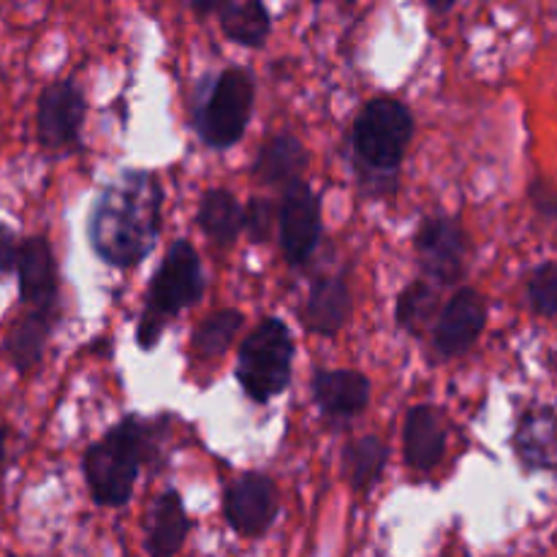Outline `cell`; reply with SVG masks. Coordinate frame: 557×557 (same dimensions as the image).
Returning a JSON list of instances; mask_svg holds the SVG:
<instances>
[{
	"mask_svg": "<svg viewBox=\"0 0 557 557\" xmlns=\"http://www.w3.org/2000/svg\"><path fill=\"white\" fill-rule=\"evenodd\" d=\"M218 14H221L223 33L234 44L261 47L270 36V14L264 0H223Z\"/></svg>",
	"mask_w": 557,
	"mask_h": 557,
	"instance_id": "obj_20",
	"label": "cell"
},
{
	"mask_svg": "<svg viewBox=\"0 0 557 557\" xmlns=\"http://www.w3.org/2000/svg\"><path fill=\"white\" fill-rule=\"evenodd\" d=\"M517 457L528 471L557 468V411L549 406L528 408L517 424Z\"/></svg>",
	"mask_w": 557,
	"mask_h": 557,
	"instance_id": "obj_13",
	"label": "cell"
},
{
	"mask_svg": "<svg viewBox=\"0 0 557 557\" xmlns=\"http://www.w3.org/2000/svg\"><path fill=\"white\" fill-rule=\"evenodd\" d=\"M14 272L20 275L22 302L30 308H58V267L47 239H22Z\"/></svg>",
	"mask_w": 557,
	"mask_h": 557,
	"instance_id": "obj_12",
	"label": "cell"
},
{
	"mask_svg": "<svg viewBox=\"0 0 557 557\" xmlns=\"http://www.w3.org/2000/svg\"><path fill=\"white\" fill-rule=\"evenodd\" d=\"M199 223L210 243H215L218 248H228L243 232V207L228 190H207L199 207Z\"/></svg>",
	"mask_w": 557,
	"mask_h": 557,
	"instance_id": "obj_21",
	"label": "cell"
},
{
	"mask_svg": "<svg viewBox=\"0 0 557 557\" xmlns=\"http://www.w3.org/2000/svg\"><path fill=\"white\" fill-rule=\"evenodd\" d=\"M435 310V292L428 283L417 281L400 294L397 299V321L406 330H419L422 324H428L430 315Z\"/></svg>",
	"mask_w": 557,
	"mask_h": 557,
	"instance_id": "obj_24",
	"label": "cell"
},
{
	"mask_svg": "<svg viewBox=\"0 0 557 557\" xmlns=\"http://www.w3.org/2000/svg\"><path fill=\"white\" fill-rule=\"evenodd\" d=\"M417 250L424 272L438 277L441 283H451L460 277L466 261V234L449 218H433L419 228Z\"/></svg>",
	"mask_w": 557,
	"mask_h": 557,
	"instance_id": "obj_11",
	"label": "cell"
},
{
	"mask_svg": "<svg viewBox=\"0 0 557 557\" xmlns=\"http://www.w3.org/2000/svg\"><path fill=\"white\" fill-rule=\"evenodd\" d=\"M243 326V315L237 310H221V313L205 319V324L196 330L194 346L201 357H221L232 346L234 335Z\"/></svg>",
	"mask_w": 557,
	"mask_h": 557,
	"instance_id": "obj_23",
	"label": "cell"
},
{
	"mask_svg": "<svg viewBox=\"0 0 557 557\" xmlns=\"http://www.w3.org/2000/svg\"><path fill=\"white\" fill-rule=\"evenodd\" d=\"M161 185L150 172H125L92 207L87 223L92 250L112 267L139 264L161 232Z\"/></svg>",
	"mask_w": 557,
	"mask_h": 557,
	"instance_id": "obj_1",
	"label": "cell"
},
{
	"mask_svg": "<svg viewBox=\"0 0 557 557\" xmlns=\"http://www.w3.org/2000/svg\"><path fill=\"white\" fill-rule=\"evenodd\" d=\"M87 103L74 82H54L38 98L36 134L47 150H60L79 136Z\"/></svg>",
	"mask_w": 557,
	"mask_h": 557,
	"instance_id": "obj_9",
	"label": "cell"
},
{
	"mask_svg": "<svg viewBox=\"0 0 557 557\" xmlns=\"http://www.w3.org/2000/svg\"><path fill=\"white\" fill-rule=\"evenodd\" d=\"M147 446V428L136 417L114 424L101 441L87 449L85 479L92 498L101 506L128 504L139 476L141 457Z\"/></svg>",
	"mask_w": 557,
	"mask_h": 557,
	"instance_id": "obj_2",
	"label": "cell"
},
{
	"mask_svg": "<svg viewBox=\"0 0 557 557\" xmlns=\"http://www.w3.org/2000/svg\"><path fill=\"white\" fill-rule=\"evenodd\" d=\"M351 315V292L343 275L321 277L310 288L308 305H305V324L321 335H335Z\"/></svg>",
	"mask_w": 557,
	"mask_h": 557,
	"instance_id": "obj_15",
	"label": "cell"
},
{
	"mask_svg": "<svg viewBox=\"0 0 557 557\" xmlns=\"http://www.w3.org/2000/svg\"><path fill=\"white\" fill-rule=\"evenodd\" d=\"M305 166H308V152H305L302 141L283 134L261 147L259 158L253 163V172L267 185H288L299 180Z\"/></svg>",
	"mask_w": 557,
	"mask_h": 557,
	"instance_id": "obj_19",
	"label": "cell"
},
{
	"mask_svg": "<svg viewBox=\"0 0 557 557\" xmlns=\"http://www.w3.org/2000/svg\"><path fill=\"white\" fill-rule=\"evenodd\" d=\"M275 205L270 199H250L243 210V228H248L253 243H267L275 228Z\"/></svg>",
	"mask_w": 557,
	"mask_h": 557,
	"instance_id": "obj_26",
	"label": "cell"
},
{
	"mask_svg": "<svg viewBox=\"0 0 557 557\" xmlns=\"http://www.w3.org/2000/svg\"><path fill=\"white\" fill-rule=\"evenodd\" d=\"M16 253H20V239L16 232L5 223H0V277L11 275L16 270Z\"/></svg>",
	"mask_w": 557,
	"mask_h": 557,
	"instance_id": "obj_27",
	"label": "cell"
},
{
	"mask_svg": "<svg viewBox=\"0 0 557 557\" xmlns=\"http://www.w3.org/2000/svg\"><path fill=\"white\" fill-rule=\"evenodd\" d=\"M256 85L248 69H226L212 85L207 103L199 112L201 139L215 150L237 145L253 112Z\"/></svg>",
	"mask_w": 557,
	"mask_h": 557,
	"instance_id": "obj_6",
	"label": "cell"
},
{
	"mask_svg": "<svg viewBox=\"0 0 557 557\" xmlns=\"http://www.w3.org/2000/svg\"><path fill=\"white\" fill-rule=\"evenodd\" d=\"M313 395L332 417H354L370 403V381L357 370H326L315 375Z\"/></svg>",
	"mask_w": 557,
	"mask_h": 557,
	"instance_id": "obj_16",
	"label": "cell"
},
{
	"mask_svg": "<svg viewBox=\"0 0 557 557\" xmlns=\"http://www.w3.org/2000/svg\"><path fill=\"white\" fill-rule=\"evenodd\" d=\"M386 457H389V449H386L384 441L375 438V435L354 441L346 449V473L348 479H351L354 490L368 493V490L381 479Z\"/></svg>",
	"mask_w": 557,
	"mask_h": 557,
	"instance_id": "obj_22",
	"label": "cell"
},
{
	"mask_svg": "<svg viewBox=\"0 0 557 557\" xmlns=\"http://www.w3.org/2000/svg\"><path fill=\"white\" fill-rule=\"evenodd\" d=\"M413 136V117L397 98H373L354 123V150L375 172H395Z\"/></svg>",
	"mask_w": 557,
	"mask_h": 557,
	"instance_id": "obj_5",
	"label": "cell"
},
{
	"mask_svg": "<svg viewBox=\"0 0 557 557\" xmlns=\"http://www.w3.org/2000/svg\"><path fill=\"white\" fill-rule=\"evenodd\" d=\"M424 3L435 11H449L451 5H455V0H424Z\"/></svg>",
	"mask_w": 557,
	"mask_h": 557,
	"instance_id": "obj_30",
	"label": "cell"
},
{
	"mask_svg": "<svg viewBox=\"0 0 557 557\" xmlns=\"http://www.w3.org/2000/svg\"><path fill=\"white\" fill-rule=\"evenodd\" d=\"M221 5H223V0H190V9H194L199 16L218 14V9H221Z\"/></svg>",
	"mask_w": 557,
	"mask_h": 557,
	"instance_id": "obj_29",
	"label": "cell"
},
{
	"mask_svg": "<svg viewBox=\"0 0 557 557\" xmlns=\"http://www.w3.org/2000/svg\"><path fill=\"white\" fill-rule=\"evenodd\" d=\"M321 237V205L308 183L294 180L281 201V248L292 264H302Z\"/></svg>",
	"mask_w": 557,
	"mask_h": 557,
	"instance_id": "obj_7",
	"label": "cell"
},
{
	"mask_svg": "<svg viewBox=\"0 0 557 557\" xmlns=\"http://www.w3.org/2000/svg\"><path fill=\"white\" fill-rule=\"evenodd\" d=\"M201 288H205V277H201L199 256L190 248V243L180 239L169 248L166 259L158 267L150 292H147L145 313L139 321V346H156L166 321L194 305L201 297Z\"/></svg>",
	"mask_w": 557,
	"mask_h": 557,
	"instance_id": "obj_3",
	"label": "cell"
},
{
	"mask_svg": "<svg viewBox=\"0 0 557 557\" xmlns=\"http://www.w3.org/2000/svg\"><path fill=\"white\" fill-rule=\"evenodd\" d=\"M294 343L281 319H264L239 348L237 379L245 395L267 403L281 395L292 379Z\"/></svg>",
	"mask_w": 557,
	"mask_h": 557,
	"instance_id": "obj_4",
	"label": "cell"
},
{
	"mask_svg": "<svg viewBox=\"0 0 557 557\" xmlns=\"http://www.w3.org/2000/svg\"><path fill=\"white\" fill-rule=\"evenodd\" d=\"M484 324H487L484 299L473 288H462L441 310L435 324V348L444 357H460L479 341Z\"/></svg>",
	"mask_w": 557,
	"mask_h": 557,
	"instance_id": "obj_10",
	"label": "cell"
},
{
	"mask_svg": "<svg viewBox=\"0 0 557 557\" xmlns=\"http://www.w3.org/2000/svg\"><path fill=\"white\" fill-rule=\"evenodd\" d=\"M531 196H533V205H536V210L542 212V215L557 218V190L553 185L536 183L531 188Z\"/></svg>",
	"mask_w": 557,
	"mask_h": 557,
	"instance_id": "obj_28",
	"label": "cell"
},
{
	"mask_svg": "<svg viewBox=\"0 0 557 557\" xmlns=\"http://www.w3.org/2000/svg\"><path fill=\"white\" fill-rule=\"evenodd\" d=\"M190 531V520L185 506L174 490H166L152 506L150 522H147V553L156 557H169L180 553Z\"/></svg>",
	"mask_w": 557,
	"mask_h": 557,
	"instance_id": "obj_17",
	"label": "cell"
},
{
	"mask_svg": "<svg viewBox=\"0 0 557 557\" xmlns=\"http://www.w3.org/2000/svg\"><path fill=\"white\" fill-rule=\"evenodd\" d=\"M226 520L239 536L259 539L277 515V490L264 473H245L226 490Z\"/></svg>",
	"mask_w": 557,
	"mask_h": 557,
	"instance_id": "obj_8",
	"label": "cell"
},
{
	"mask_svg": "<svg viewBox=\"0 0 557 557\" xmlns=\"http://www.w3.org/2000/svg\"><path fill=\"white\" fill-rule=\"evenodd\" d=\"M54 315L58 308H33L14 330L5 337V354H9L11 364L16 370H30L33 364L41 362L44 346H47V337L52 332Z\"/></svg>",
	"mask_w": 557,
	"mask_h": 557,
	"instance_id": "obj_18",
	"label": "cell"
},
{
	"mask_svg": "<svg viewBox=\"0 0 557 557\" xmlns=\"http://www.w3.org/2000/svg\"><path fill=\"white\" fill-rule=\"evenodd\" d=\"M528 302H531L533 313L555 319L557 315V264L536 267L528 281Z\"/></svg>",
	"mask_w": 557,
	"mask_h": 557,
	"instance_id": "obj_25",
	"label": "cell"
},
{
	"mask_svg": "<svg viewBox=\"0 0 557 557\" xmlns=\"http://www.w3.org/2000/svg\"><path fill=\"white\" fill-rule=\"evenodd\" d=\"M406 460L417 471H433L446 451V433L430 406H413L406 417Z\"/></svg>",
	"mask_w": 557,
	"mask_h": 557,
	"instance_id": "obj_14",
	"label": "cell"
}]
</instances>
